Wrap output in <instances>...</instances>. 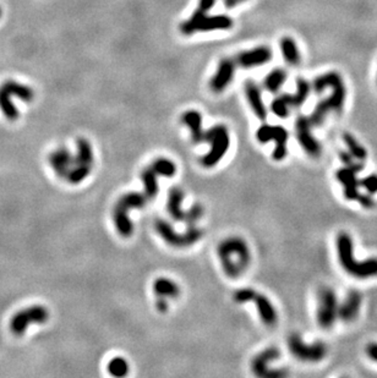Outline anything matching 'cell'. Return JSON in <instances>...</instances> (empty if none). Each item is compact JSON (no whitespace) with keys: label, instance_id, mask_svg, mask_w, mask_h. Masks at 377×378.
<instances>
[{"label":"cell","instance_id":"cell-31","mask_svg":"<svg viewBox=\"0 0 377 378\" xmlns=\"http://www.w3.org/2000/svg\"><path fill=\"white\" fill-rule=\"evenodd\" d=\"M290 108L292 107V98H290L289 93H284L278 96L272 101L271 103V110L274 115H277L278 117H288L289 116V111Z\"/></svg>","mask_w":377,"mask_h":378},{"label":"cell","instance_id":"cell-13","mask_svg":"<svg viewBox=\"0 0 377 378\" xmlns=\"http://www.w3.org/2000/svg\"><path fill=\"white\" fill-rule=\"evenodd\" d=\"M311 122L304 115L298 116L295 122V132L299 144L304 151L311 157H318L321 154V145L316 138L311 135Z\"/></svg>","mask_w":377,"mask_h":378},{"label":"cell","instance_id":"cell-4","mask_svg":"<svg viewBox=\"0 0 377 378\" xmlns=\"http://www.w3.org/2000/svg\"><path fill=\"white\" fill-rule=\"evenodd\" d=\"M147 198L145 192H129L119 198L114 207V224L118 233L124 238H129L134 231V225L129 218V210L132 208H144L147 204Z\"/></svg>","mask_w":377,"mask_h":378},{"label":"cell","instance_id":"cell-3","mask_svg":"<svg viewBox=\"0 0 377 378\" xmlns=\"http://www.w3.org/2000/svg\"><path fill=\"white\" fill-rule=\"evenodd\" d=\"M337 251L339 263L347 273L355 278L377 277V258H369L364 262H358L353 255V240L350 235L341 233L337 238Z\"/></svg>","mask_w":377,"mask_h":378},{"label":"cell","instance_id":"cell-26","mask_svg":"<svg viewBox=\"0 0 377 378\" xmlns=\"http://www.w3.org/2000/svg\"><path fill=\"white\" fill-rule=\"evenodd\" d=\"M153 291L158 297L175 299L180 295V288L177 283L168 278H158L153 283Z\"/></svg>","mask_w":377,"mask_h":378},{"label":"cell","instance_id":"cell-38","mask_svg":"<svg viewBox=\"0 0 377 378\" xmlns=\"http://www.w3.org/2000/svg\"><path fill=\"white\" fill-rule=\"evenodd\" d=\"M255 290L251 288H243V289L237 290L234 293V301L238 303H245L251 301Z\"/></svg>","mask_w":377,"mask_h":378},{"label":"cell","instance_id":"cell-42","mask_svg":"<svg viewBox=\"0 0 377 378\" xmlns=\"http://www.w3.org/2000/svg\"><path fill=\"white\" fill-rule=\"evenodd\" d=\"M366 352L371 360L377 362V343H371L366 348Z\"/></svg>","mask_w":377,"mask_h":378},{"label":"cell","instance_id":"cell-39","mask_svg":"<svg viewBox=\"0 0 377 378\" xmlns=\"http://www.w3.org/2000/svg\"><path fill=\"white\" fill-rule=\"evenodd\" d=\"M359 186H363L370 195H375L377 192V175L372 174L360 179Z\"/></svg>","mask_w":377,"mask_h":378},{"label":"cell","instance_id":"cell-35","mask_svg":"<svg viewBox=\"0 0 377 378\" xmlns=\"http://www.w3.org/2000/svg\"><path fill=\"white\" fill-rule=\"evenodd\" d=\"M108 372L114 377H124L129 372V364L125 359L114 358L108 364Z\"/></svg>","mask_w":377,"mask_h":378},{"label":"cell","instance_id":"cell-11","mask_svg":"<svg viewBox=\"0 0 377 378\" xmlns=\"http://www.w3.org/2000/svg\"><path fill=\"white\" fill-rule=\"evenodd\" d=\"M288 137V131L283 126H271L267 124L260 126L257 132H256V138L261 144H266L271 140L276 142V147L273 150V159L276 160H282L286 158Z\"/></svg>","mask_w":377,"mask_h":378},{"label":"cell","instance_id":"cell-43","mask_svg":"<svg viewBox=\"0 0 377 378\" xmlns=\"http://www.w3.org/2000/svg\"><path fill=\"white\" fill-rule=\"evenodd\" d=\"M246 0H223V4L225 8L228 9H233V8H237L238 5L243 4V3H245Z\"/></svg>","mask_w":377,"mask_h":378},{"label":"cell","instance_id":"cell-2","mask_svg":"<svg viewBox=\"0 0 377 378\" xmlns=\"http://www.w3.org/2000/svg\"><path fill=\"white\" fill-rule=\"evenodd\" d=\"M218 256L224 273L230 278H237L243 274L251 261L248 244L238 237L228 238L222 241L218 246Z\"/></svg>","mask_w":377,"mask_h":378},{"label":"cell","instance_id":"cell-29","mask_svg":"<svg viewBox=\"0 0 377 378\" xmlns=\"http://www.w3.org/2000/svg\"><path fill=\"white\" fill-rule=\"evenodd\" d=\"M157 173L151 168H146L142 172L141 174V179L144 181V186H145V195H146L147 198L150 201H152L154 197L157 196L158 194V181H157Z\"/></svg>","mask_w":377,"mask_h":378},{"label":"cell","instance_id":"cell-37","mask_svg":"<svg viewBox=\"0 0 377 378\" xmlns=\"http://www.w3.org/2000/svg\"><path fill=\"white\" fill-rule=\"evenodd\" d=\"M339 157H341L342 162L345 164V167H347V168H349V169L354 170L355 173H359L364 169V163L359 162V160H358V162H355L354 157L351 156L349 152H341V153H339Z\"/></svg>","mask_w":377,"mask_h":378},{"label":"cell","instance_id":"cell-10","mask_svg":"<svg viewBox=\"0 0 377 378\" xmlns=\"http://www.w3.org/2000/svg\"><path fill=\"white\" fill-rule=\"evenodd\" d=\"M338 317V300L331 288H323L318 294L317 321L321 328L329 329Z\"/></svg>","mask_w":377,"mask_h":378},{"label":"cell","instance_id":"cell-8","mask_svg":"<svg viewBox=\"0 0 377 378\" xmlns=\"http://www.w3.org/2000/svg\"><path fill=\"white\" fill-rule=\"evenodd\" d=\"M48 310L44 306H31L14 315L10 321V330L15 336H22L30 324H43L48 321Z\"/></svg>","mask_w":377,"mask_h":378},{"label":"cell","instance_id":"cell-5","mask_svg":"<svg viewBox=\"0 0 377 378\" xmlns=\"http://www.w3.org/2000/svg\"><path fill=\"white\" fill-rule=\"evenodd\" d=\"M203 142L211 144V151L202 158L201 163L205 168H213L224 157L229 148V134L227 126L216 125L203 134Z\"/></svg>","mask_w":377,"mask_h":378},{"label":"cell","instance_id":"cell-27","mask_svg":"<svg viewBox=\"0 0 377 378\" xmlns=\"http://www.w3.org/2000/svg\"><path fill=\"white\" fill-rule=\"evenodd\" d=\"M2 88H4L6 92H8L10 96H16L17 98H21L25 102H31L33 101L35 98V92L31 87H27V86L21 85L16 81H6L0 86Z\"/></svg>","mask_w":377,"mask_h":378},{"label":"cell","instance_id":"cell-32","mask_svg":"<svg viewBox=\"0 0 377 378\" xmlns=\"http://www.w3.org/2000/svg\"><path fill=\"white\" fill-rule=\"evenodd\" d=\"M343 141L347 145L348 152L354 157V159L359 160V162H364L367 158V151L365 147H363L357 138L353 135L349 134V132H344L343 134Z\"/></svg>","mask_w":377,"mask_h":378},{"label":"cell","instance_id":"cell-21","mask_svg":"<svg viewBox=\"0 0 377 378\" xmlns=\"http://www.w3.org/2000/svg\"><path fill=\"white\" fill-rule=\"evenodd\" d=\"M251 301L255 302L256 306H257L260 318H261V321L264 322L266 326H274V324L277 323L278 320L277 311L276 309L273 308V305H272L270 300H268V297H266L265 295H262V294L255 291Z\"/></svg>","mask_w":377,"mask_h":378},{"label":"cell","instance_id":"cell-16","mask_svg":"<svg viewBox=\"0 0 377 378\" xmlns=\"http://www.w3.org/2000/svg\"><path fill=\"white\" fill-rule=\"evenodd\" d=\"M336 178L344 188L343 195L348 201H354L359 198V179L357 178V173L354 170L344 167V168L337 170Z\"/></svg>","mask_w":377,"mask_h":378},{"label":"cell","instance_id":"cell-23","mask_svg":"<svg viewBox=\"0 0 377 378\" xmlns=\"http://www.w3.org/2000/svg\"><path fill=\"white\" fill-rule=\"evenodd\" d=\"M181 122L190 129L191 138H193L194 144L199 145L201 142H203V134H205V131L202 130V116H201L199 111H185L183 116H181Z\"/></svg>","mask_w":377,"mask_h":378},{"label":"cell","instance_id":"cell-20","mask_svg":"<svg viewBox=\"0 0 377 378\" xmlns=\"http://www.w3.org/2000/svg\"><path fill=\"white\" fill-rule=\"evenodd\" d=\"M245 94L246 98H248L250 107L253 111L256 116L258 117L260 120H266L267 117V108L264 104V101H262V96H261V89L255 82L249 80V81L245 82Z\"/></svg>","mask_w":377,"mask_h":378},{"label":"cell","instance_id":"cell-28","mask_svg":"<svg viewBox=\"0 0 377 378\" xmlns=\"http://www.w3.org/2000/svg\"><path fill=\"white\" fill-rule=\"evenodd\" d=\"M287 77H288V73L283 69H274L272 70L267 76H266L265 81H264V86L265 88L267 89L268 92H272V93H277L282 86L284 85V82L287 81Z\"/></svg>","mask_w":377,"mask_h":378},{"label":"cell","instance_id":"cell-33","mask_svg":"<svg viewBox=\"0 0 377 378\" xmlns=\"http://www.w3.org/2000/svg\"><path fill=\"white\" fill-rule=\"evenodd\" d=\"M0 109L3 110L6 119L11 120V122H14V120H16L18 117V110L12 104L11 96L2 87H0Z\"/></svg>","mask_w":377,"mask_h":378},{"label":"cell","instance_id":"cell-12","mask_svg":"<svg viewBox=\"0 0 377 378\" xmlns=\"http://www.w3.org/2000/svg\"><path fill=\"white\" fill-rule=\"evenodd\" d=\"M280 356L279 350L277 348H268L260 352L253 358L251 368L252 372L257 377L262 378H280L287 374L286 370H271L268 368V364L272 361L277 360Z\"/></svg>","mask_w":377,"mask_h":378},{"label":"cell","instance_id":"cell-17","mask_svg":"<svg viewBox=\"0 0 377 378\" xmlns=\"http://www.w3.org/2000/svg\"><path fill=\"white\" fill-rule=\"evenodd\" d=\"M233 27V20L227 15H205L195 25V32H211V31L230 30Z\"/></svg>","mask_w":377,"mask_h":378},{"label":"cell","instance_id":"cell-34","mask_svg":"<svg viewBox=\"0 0 377 378\" xmlns=\"http://www.w3.org/2000/svg\"><path fill=\"white\" fill-rule=\"evenodd\" d=\"M154 172L157 173L158 176H164V178H172L175 175L177 172V167L172 160L167 159V158H158L152 163L151 166Z\"/></svg>","mask_w":377,"mask_h":378},{"label":"cell","instance_id":"cell-24","mask_svg":"<svg viewBox=\"0 0 377 378\" xmlns=\"http://www.w3.org/2000/svg\"><path fill=\"white\" fill-rule=\"evenodd\" d=\"M184 200V191L180 187H172L168 194V203H167V208H168L169 215L174 221L183 222L185 212L181 209V203Z\"/></svg>","mask_w":377,"mask_h":378},{"label":"cell","instance_id":"cell-15","mask_svg":"<svg viewBox=\"0 0 377 378\" xmlns=\"http://www.w3.org/2000/svg\"><path fill=\"white\" fill-rule=\"evenodd\" d=\"M235 61L230 58H224L219 61L217 71H216L215 76L212 77L211 89L215 93H221L225 88L229 86L234 77V73H235Z\"/></svg>","mask_w":377,"mask_h":378},{"label":"cell","instance_id":"cell-7","mask_svg":"<svg viewBox=\"0 0 377 378\" xmlns=\"http://www.w3.org/2000/svg\"><path fill=\"white\" fill-rule=\"evenodd\" d=\"M77 153L75 157L73 168L70 169L66 179L70 184H80L91 174L92 167H93V151L92 146L86 138L77 140Z\"/></svg>","mask_w":377,"mask_h":378},{"label":"cell","instance_id":"cell-22","mask_svg":"<svg viewBox=\"0 0 377 378\" xmlns=\"http://www.w3.org/2000/svg\"><path fill=\"white\" fill-rule=\"evenodd\" d=\"M215 4L216 0H199V5H197L196 10L193 12V15H191L188 20L184 21V22L180 25V32L185 36L194 35L195 25H196V22L201 17L207 15V12L211 10L213 6H215Z\"/></svg>","mask_w":377,"mask_h":378},{"label":"cell","instance_id":"cell-14","mask_svg":"<svg viewBox=\"0 0 377 378\" xmlns=\"http://www.w3.org/2000/svg\"><path fill=\"white\" fill-rule=\"evenodd\" d=\"M272 59V51L266 45L244 51L237 55L235 64L242 66L243 69H252V67L262 66L267 64Z\"/></svg>","mask_w":377,"mask_h":378},{"label":"cell","instance_id":"cell-36","mask_svg":"<svg viewBox=\"0 0 377 378\" xmlns=\"http://www.w3.org/2000/svg\"><path fill=\"white\" fill-rule=\"evenodd\" d=\"M203 216V208L201 204H195V206L191 207L187 212H185V217L184 221L188 225V227H193V225L196 224L197 222L202 218Z\"/></svg>","mask_w":377,"mask_h":378},{"label":"cell","instance_id":"cell-9","mask_svg":"<svg viewBox=\"0 0 377 378\" xmlns=\"http://www.w3.org/2000/svg\"><path fill=\"white\" fill-rule=\"evenodd\" d=\"M289 350L298 360L307 362H318L323 360L327 354V346L323 343L305 344L299 334H292L288 340Z\"/></svg>","mask_w":377,"mask_h":378},{"label":"cell","instance_id":"cell-25","mask_svg":"<svg viewBox=\"0 0 377 378\" xmlns=\"http://www.w3.org/2000/svg\"><path fill=\"white\" fill-rule=\"evenodd\" d=\"M280 52H282L283 59L288 63L290 66H298L301 61L300 51H299L298 44L292 37H283L280 39Z\"/></svg>","mask_w":377,"mask_h":378},{"label":"cell","instance_id":"cell-41","mask_svg":"<svg viewBox=\"0 0 377 378\" xmlns=\"http://www.w3.org/2000/svg\"><path fill=\"white\" fill-rule=\"evenodd\" d=\"M156 308L160 312V314H166V312L168 311L169 303H168V301H167L166 297H159V299L157 300Z\"/></svg>","mask_w":377,"mask_h":378},{"label":"cell","instance_id":"cell-19","mask_svg":"<svg viewBox=\"0 0 377 378\" xmlns=\"http://www.w3.org/2000/svg\"><path fill=\"white\" fill-rule=\"evenodd\" d=\"M361 305V295L359 291L351 290L345 300L338 305V317L343 322H353L358 317Z\"/></svg>","mask_w":377,"mask_h":378},{"label":"cell","instance_id":"cell-18","mask_svg":"<svg viewBox=\"0 0 377 378\" xmlns=\"http://www.w3.org/2000/svg\"><path fill=\"white\" fill-rule=\"evenodd\" d=\"M48 160L58 176L66 178L75 162V157L66 148H59V150L52 152Z\"/></svg>","mask_w":377,"mask_h":378},{"label":"cell","instance_id":"cell-44","mask_svg":"<svg viewBox=\"0 0 377 378\" xmlns=\"http://www.w3.org/2000/svg\"><path fill=\"white\" fill-rule=\"evenodd\" d=\"M0 16H2V9H0Z\"/></svg>","mask_w":377,"mask_h":378},{"label":"cell","instance_id":"cell-6","mask_svg":"<svg viewBox=\"0 0 377 378\" xmlns=\"http://www.w3.org/2000/svg\"><path fill=\"white\" fill-rule=\"evenodd\" d=\"M156 231L167 244L174 247H187L196 244L203 237L202 229L197 228L196 225L188 227L184 234L175 233L174 228L164 219H157L154 223Z\"/></svg>","mask_w":377,"mask_h":378},{"label":"cell","instance_id":"cell-40","mask_svg":"<svg viewBox=\"0 0 377 378\" xmlns=\"http://www.w3.org/2000/svg\"><path fill=\"white\" fill-rule=\"evenodd\" d=\"M358 201H359V203L364 207V208H372V207H375V201H373V198L370 196V194L369 195L360 194Z\"/></svg>","mask_w":377,"mask_h":378},{"label":"cell","instance_id":"cell-1","mask_svg":"<svg viewBox=\"0 0 377 378\" xmlns=\"http://www.w3.org/2000/svg\"><path fill=\"white\" fill-rule=\"evenodd\" d=\"M313 88L317 93H321L327 88L332 89V93L316 105L311 116L309 117L311 125L318 126L322 124L329 111H338V113L342 111L345 98H347V88L343 82L341 74L337 71H328V73L317 76L313 82Z\"/></svg>","mask_w":377,"mask_h":378},{"label":"cell","instance_id":"cell-30","mask_svg":"<svg viewBox=\"0 0 377 378\" xmlns=\"http://www.w3.org/2000/svg\"><path fill=\"white\" fill-rule=\"evenodd\" d=\"M311 92V85L305 79L296 80V91L294 94H290L292 98V107L299 108L308 101Z\"/></svg>","mask_w":377,"mask_h":378}]
</instances>
